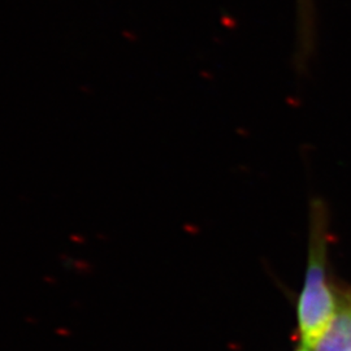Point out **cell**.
<instances>
[{
    "label": "cell",
    "mask_w": 351,
    "mask_h": 351,
    "mask_svg": "<svg viewBox=\"0 0 351 351\" xmlns=\"http://www.w3.org/2000/svg\"><path fill=\"white\" fill-rule=\"evenodd\" d=\"M308 215V262L297 311L301 346L311 351L332 326L339 313V300L326 284L329 210L324 199L314 197Z\"/></svg>",
    "instance_id": "obj_1"
},
{
    "label": "cell",
    "mask_w": 351,
    "mask_h": 351,
    "mask_svg": "<svg viewBox=\"0 0 351 351\" xmlns=\"http://www.w3.org/2000/svg\"><path fill=\"white\" fill-rule=\"evenodd\" d=\"M295 51L294 68L298 75H306L317 49V19L315 0H295Z\"/></svg>",
    "instance_id": "obj_2"
},
{
    "label": "cell",
    "mask_w": 351,
    "mask_h": 351,
    "mask_svg": "<svg viewBox=\"0 0 351 351\" xmlns=\"http://www.w3.org/2000/svg\"><path fill=\"white\" fill-rule=\"evenodd\" d=\"M297 351H310V350H307V349H304V348H303V346H300V348H298V349H297Z\"/></svg>",
    "instance_id": "obj_4"
},
{
    "label": "cell",
    "mask_w": 351,
    "mask_h": 351,
    "mask_svg": "<svg viewBox=\"0 0 351 351\" xmlns=\"http://www.w3.org/2000/svg\"><path fill=\"white\" fill-rule=\"evenodd\" d=\"M342 298L346 302L348 307H349V313H350V328H351V295L350 294H346V293H342Z\"/></svg>",
    "instance_id": "obj_3"
}]
</instances>
